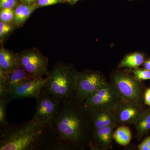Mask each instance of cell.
Masks as SVG:
<instances>
[{"label":"cell","instance_id":"cell-1","mask_svg":"<svg viewBox=\"0 0 150 150\" xmlns=\"http://www.w3.org/2000/svg\"><path fill=\"white\" fill-rule=\"evenodd\" d=\"M60 142V150L89 149L93 129L90 113L74 99L62 103L51 120Z\"/></svg>","mask_w":150,"mask_h":150},{"label":"cell","instance_id":"cell-2","mask_svg":"<svg viewBox=\"0 0 150 150\" xmlns=\"http://www.w3.org/2000/svg\"><path fill=\"white\" fill-rule=\"evenodd\" d=\"M0 150H60V144L51 121L30 119L0 129Z\"/></svg>","mask_w":150,"mask_h":150},{"label":"cell","instance_id":"cell-3","mask_svg":"<svg viewBox=\"0 0 150 150\" xmlns=\"http://www.w3.org/2000/svg\"><path fill=\"white\" fill-rule=\"evenodd\" d=\"M77 74L71 64L58 62L49 71L42 90L55 97L62 104L72 101L76 95Z\"/></svg>","mask_w":150,"mask_h":150},{"label":"cell","instance_id":"cell-4","mask_svg":"<svg viewBox=\"0 0 150 150\" xmlns=\"http://www.w3.org/2000/svg\"><path fill=\"white\" fill-rule=\"evenodd\" d=\"M109 83L121 100L142 105L145 91L141 81L126 72L118 71L111 76Z\"/></svg>","mask_w":150,"mask_h":150},{"label":"cell","instance_id":"cell-5","mask_svg":"<svg viewBox=\"0 0 150 150\" xmlns=\"http://www.w3.org/2000/svg\"><path fill=\"white\" fill-rule=\"evenodd\" d=\"M108 83L99 72L87 71L78 72L74 100L82 104L93 93Z\"/></svg>","mask_w":150,"mask_h":150},{"label":"cell","instance_id":"cell-6","mask_svg":"<svg viewBox=\"0 0 150 150\" xmlns=\"http://www.w3.org/2000/svg\"><path fill=\"white\" fill-rule=\"evenodd\" d=\"M17 54L19 64L33 79L48 76V59L36 48L22 51Z\"/></svg>","mask_w":150,"mask_h":150},{"label":"cell","instance_id":"cell-7","mask_svg":"<svg viewBox=\"0 0 150 150\" xmlns=\"http://www.w3.org/2000/svg\"><path fill=\"white\" fill-rule=\"evenodd\" d=\"M120 100L116 91L109 83L93 93L82 105L89 112L99 109L112 111Z\"/></svg>","mask_w":150,"mask_h":150},{"label":"cell","instance_id":"cell-8","mask_svg":"<svg viewBox=\"0 0 150 150\" xmlns=\"http://www.w3.org/2000/svg\"><path fill=\"white\" fill-rule=\"evenodd\" d=\"M35 99L36 110L31 120L36 123L51 121L59 112L62 104L55 97L43 90Z\"/></svg>","mask_w":150,"mask_h":150},{"label":"cell","instance_id":"cell-9","mask_svg":"<svg viewBox=\"0 0 150 150\" xmlns=\"http://www.w3.org/2000/svg\"><path fill=\"white\" fill-rule=\"evenodd\" d=\"M145 110L142 105L121 100L112 111L118 126L134 125Z\"/></svg>","mask_w":150,"mask_h":150},{"label":"cell","instance_id":"cell-10","mask_svg":"<svg viewBox=\"0 0 150 150\" xmlns=\"http://www.w3.org/2000/svg\"><path fill=\"white\" fill-rule=\"evenodd\" d=\"M32 79L20 65L10 72L0 71V98L6 97L18 86Z\"/></svg>","mask_w":150,"mask_h":150},{"label":"cell","instance_id":"cell-11","mask_svg":"<svg viewBox=\"0 0 150 150\" xmlns=\"http://www.w3.org/2000/svg\"><path fill=\"white\" fill-rule=\"evenodd\" d=\"M47 81V77L31 79L18 86L10 92L6 97L11 100L28 98L35 99L42 91Z\"/></svg>","mask_w":150,"mask_h":150},{"label":"cell","instance_id":"cell-12","mask_svg":"<svg viewBox=\"0 0 150 150\" xmlns=\"http://www.w3.org/2000/svg\"><path fill=\"white\" fill-rule=\"evenodd\" d=\"M116 124L93 130L90 149L108 150L111 147Z\"/></svg>","mask_w":150,"mask_h":150},{"label":"cell","instance_id":"cell-13","mask_svg":"<svg viewBox=\"0 0 150 150\" xmlns=\"http://www.w3.org/2000/svg\"><path fill=\"white\" fill-rule=\"evenodd\" d=\"M90 113L93 130L117 124L111 110L99 109Z\"/></svg>","mask_w":150,"mask_h":150},{"label":"cell","instance_id":"cell-14","mask_svg":"<svg viewBox=\"0 0 150 150\" xmlns=\"http://www.w3.org/2000/svg\"><path fill=\"white\" fill-rule=\"evenodd\" d=\"M19 66L17 54L1 47L0 49V71L7 73Z\"/></svg>","mask_w":150,"mask_h":150},{"label":"cell","instance_id":"cell-15","mask_svg":"<svg viewBox=\"0 0 150 150\" xmlns=\"http://www.w3.org/2000/svg\"><path fill=\"white\" fill-rule=\"evenodd\" d=\"M38 8L37 4H21L18 5L14 9V24L17 26H21Z\"/></svg>","mask_w":150,"mask_h":150},{"label":"cell","instance_id":"cell-16","mask_svg":"<svg viewBox=\"0 0 150 150\" xmlns=\"http://www.w3.org/2000/svg\"><path fill=\"white\" fill-rule=\"evenodd\" d=\"M137 130L135 138L138 140L147 135L150 130V108L145 109L142 116L134 124Z\"/></svg>","mask_w":150,"mask_h":150},{"label":"cell","instance_id":"cell-17","mask_svg":"<svg viewBox=\"0 0 150 150\" xmlns=\"http://www.w3.org/2000/svg\"><path fill=\"white\" fill-rule=\"evenodd\" d=\"M113 139L121 146L129 145L132 139V134L129 126L127 125L118 126L114 131Z\"/></svg>","mask_w":150,"mask_h":150},{"label":"cell","instance_id":"cell-18","mask_svg":"<svg viewBox=\"0 0 150 150\" xmlns=\"http://www.w3.org/2000/svg\"><path fill=\"white\" fill-rule=\"evenodd\" d=\"M144 63V55L139 53H134L126 56L120 63V68L134 69L139 68Z\"/></svg>","mask_w":150,"mask_h":150},{"label":"cell","instance_id":"cell-19","mask_svg":"<svg viewBox=\"0 0 150 150\" xmlns=\"http://www.w3.org/2000/svg\"><path fill=\"white\" fill-rule=\"evenodd\" d=\"M10 101L7 97L0 98V129L4 128L9 124L6 119V109Z\"/></svg>","mask_w":150,"mask_h":150},{"label":"cell","instance_id":"cell-20","mask_svg":"<svg viewBox=\"0 0 150 150\" xmlns=\"http://www.w3.org/2000/svg\"><path fill=\"white\" fill-rule=\"evenodd\" d=\"M130 73L138 81L150 80V71L146 69H140L139 68L131 69Z\"/></svg>","mask_w":150,"mask_h":150},{"label":"cell","instance_id":"cell-21","mask_svg":"<svg viewBox=\"0 0 150 150\" xmlns=\"http://www.w3.org/2000/svg\"><path fill=\"white\" fill-rule=\"evenodd\" d=\"M14 17V10L12 8L1 9L0 19L1 21L9 23L13 22Z\"/></svg>","mask_w":150,"mask_h":150},{"label":"cell","instance_id":"cell-22","mask_svg":"<svg viewBox=\"0 0 150 150\" xmlns=\"http://www.w3.org/2000/svg\"><path fill=\"white\" fill-rule=\"evenodd\" d=\"M18 5L17 0H0L1 9H13Z\"/></svg>","mask_w":150,"mask_h":150},{"label":"cell","instance_id":"cell-23","mask_svg":"<svg viewBox=\"0 0 150 150\" xmlns=\"http://www.w3.org/2000/svg\"><path fill=\"white\" fill-rule=\"evenodd\" d=\"M12 29V26L9 23L0 21V37L1 38L8 34Z\"/></svg>","mask_w":150,"mask_h":150},{"label":"cell","instance_id":"cell-24","mask_svg":"<svg viewBox=\"0 0 150 150\" xmlns=\"http://www.w3.org/2000/svg\"><path fill=\"white\" fill-rule=\"evenodd\" d=\"M60 1V0H38V7L53 5L59 3Z\"/></svg>","mask_w":150,"mask_h":150},{"label":"cell","instance_id":"cell-25","mask_svg":"<svg viewBox=\"0 0 150 150\" xmlns=\"http://www.w3.org/2000/svg\"><path fill=\"white\" fill-rule=\"evenodd\" d=\"M139 150H150V137H146L143 142L138 145Z\"/></svg>","mask_w":150,"mask_h":150},{"label":"cell","instance_id":"cell-26","mask_svg":"<svg viewBox=\"0 0 150 150\" xmlns=\"http://www.w3.org/2000/svg\"><path fill=\"white\" fill-rule=\"evenodd\" d=\"M144 102L145 104L150 106V88L147 89L145 91Z\"/></svg>","mask_w":150,"mask_h":150},{"label":"cell","instance_id":"cell-27","mask_svg":"<svg viewBox=\"0 0 150 150\" xmlns=\"http://www.w3.org/2000/svg\"><path fill=\"white\" fill-rule=\"evenodd\" d=\"M21 4H37L38 0H19Z\"/></svg>","mask_w":150,"mask_h":150},{"label":"cell","instance_id":"cell-28","mask_svg":"<svg viewBox=\"0 0 150 150\" xmlns=\"http://www.w3.org/2000/svg\"><path fill=\"white\" fill-rule=\"evenodd\" d=\"M144 66L145 69L150 71V59L144 62Z\"/></svg>","mask_w":150,"mask_h":150},{"label":"cell","instance_id":"cell-29","mask_svg":"<svg viewBox=\"0 0 150 150\" xmlns=\"http://www.w3.org/2000/svg\"><path fill=\"white\" fill-rule=\"evenodd\" d=\"M78 1H79V0H70V1H71V3H73V4H75V3L77 2Z\"/></svg>","mask_w":150,"mask_h":150},{"label":"cell","instance_id":"cell-30","mask_svg":"<svg viewBox=\"0 0 150 150\" xmlns=\"http://www.w3.org/2000/svg\"><path fill=\"white\" fill-rule=\"evenodd\" d=\"M61 1H70V0H60Z\"/></svg>","mask_w":150,"mask_h":150}]
</instances>
